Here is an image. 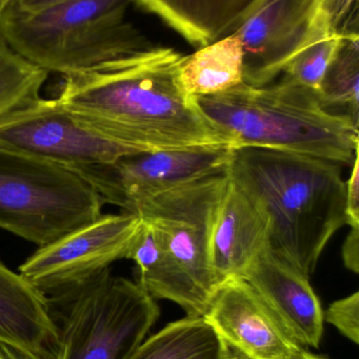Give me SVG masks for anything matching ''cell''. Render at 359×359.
<instances>
[{
	"instance_id": "obj_3",
	"label": "cell",
	"mask_w": 359,
	"mask_h": 359,
	"mask_svg": "<svg viewBox=\"0 0 359 359\" xmlns=\"http://www.w3.org/2000/svg\"><path fill=\"white\" fill-rule=\"evenodd\" d=\"M204 117L236 147H259L352 166L358 155L359 126L322 105L316 90L284 75L253 86L194 96Z\"/></svg>"
},
{
	"instance_id": "obj_20",
	"label": "cell",
	"mask_w": 359,
	"mask_h": 359,
	"mask_svg": "<svg viewBox=\"0 0 359 359\" xmlns=\"http://www.w3.org/2000/svg\"><path fill=\"white\" fill-rule=\"evenodd\" d=\"M358 37L347 39L318 90L322 105L351 118L359 126Z\"/></svg>"
},
{
	"instance_id": "obj_6",
	"label": "cell",
	"mask_w": 359,
	"mask_h": 359,
	"mask_svg": "<svg viewBox=\"0 0 359 359\" xmlns=\"http://www.w3.org/2000/svg\"><path fill=\"white\" fill-rule=\"evenodd\" d=\"M103 198L77 172L0 145V228L38 247L103 215Z\"/></svg>"
},
{
	"instance_id": "obj_25",
	"label": "cell",
	"mask_w": 359,
	"mask_h": 359,
	"mask_svg": "<svg viewBox=\"0 0 359 359\" xmlns=\"http://www.w3.org/2000/svg\"><path fill=\"white\" fill-rule=\"evenodd\" d=\"M359 228H351L343 245L344 264L354 273L359 272Z\"/></svg>"
},
{
	"instance_id": "obj_22",
	"label": "cell",
	"mask_w": 359,
	"mask_h": 359,
	"mask_svg": "<svg viewBox=\"0 0 359 359\" xmlns=\"http://www.w3.org/2000/svg\"><path fill=\"white\" fill-rule=\"evenodd\" d=\"M48 76L13 52L0 36V117L38 98Z\"/></svg>"
},
{
	"instance_id": "obj_15",
	"label": "cell",
	"mask_w": 359,
	"mask_h": 359,
	"mask_svg": "<svg viewBox=\"0 0 359 359\" xmlns=\"http://www.w3.org/2000/svg\"><path fill=\"white\" fill-rule=\"evenodd\" d=\"M0 344L23 359H55L59 344L48 295L1 261Z\"/></svg>"
},
{
	"instance_id": "obj_19",
	"label": "cell",
	"mask_w": 359,
	"mask_h": 359,
	"mask_svg": "<svg viewBox=\"0 0 359 359\" xmlns=\"http://www.w3.org/2000/svg\"><path fill=\"white\" fill-rule=\"evenodd\" d=\"M229 352L204 318L187 316L143 341L128 359H227Z\"/></svg>"
},
{
	"instance_id": "obj_17",
	"label": "cell",
	"mask_w": 359,
	"mask_h": 359,
	"mask_svg": "<svg viewBox=\"0 0 359 359\" xmlns=\"http://www.w3.org/2000/svg\"><path fill=\"white\" fill-rule=\"evenodd\" d=\"M126 259L138 270V283L154 299H168L181 306L187 316L202 318L207 304L173 261L152 226L141 221Z\"/></svg>"
},
{
	"instance_id": "obj_9",
	"label": "cell",
	"mask_w": 359,
	"mask_h": 359,
	"mask_svg": "<svg viewBox=\"0 0 359 359\" xmlns=\"http://www.w3.org/2000/svg\"><path fill=\"white\" fill-rule=\"evenodd\" d=\"M0 145L75 172L139 153L40 96L0 117Z\"/></svg>"
},
{
	"instance_id": "obj_14",
	"label": "cell",
	"mask_w": 359,
	"mask_h": 359,
	"mask_svg": "<svg viewBox=\"0 0 359 359\" xmlns=\"http://www.w3.org/2000/svg\"><path fill=\"white\" fill-rule=\"evenodd\" d=\"M269 248L267 212L229 176L211 238V266L219 283L244 278L253 262Z\"/></svg>"
},
{
	"instance_id": "obj_12",
	"label": "cell",
	"mask_w": 359,
	"mask_h": 359,
	"mask_svg": "<svg viewBox=\"0 0 359 359\" xmlns=\"http://www.w3.org/2000/svg\"><path fill=\"white\" fill-rule=\"evenodd\" d=\"M202 318L230 348L249 359H288L305 350L244 278L223 282Z\"/></svg>"
},
{
	"instance_id": "obj_5",
	"label": "cell",
	"mask_w": 359,
	"mask_h": 359,
	"mask_svg": "<svg viewBox=\"0 0 359 359\" xmlns=\"http://www.w3.org/2000/svg\"><path fill=\"white\" fill-rule=\"evenodd\" d=\"M46 295L58 332L55 359H128L159 316L155 299L111 268Z\"/></svg>"
},
{
	"instance_id": "obj_23",
	"label": "cell",
	"mask_w": 359,
	"mask_h": 359,
	"mask_svg": "<svg viewBox=\"0 0 359 359\" xmlns=\"http://www.w3.org/2000/svg\"><path fill=\"white\" fill-rule=\"evenodd\" d=\"M359 292L337 299L329 306L324 320L334 326L344 337L358 345L359 343Z\"/></svg>"
},
{
	"instance_id": "obj_1",
	"label": "cell",
	"mask_w": 359,
	"mask_h": 359,
	"mask_svg": "<svg viewBox=\"0 0 359 359\" xmlns=\"http://www.w3.org/2000/svg\"><path fill=\"white\" fill-rule=\"evenodd\" d=\"M185 56L149 46L65 77L57 100L74 116L135 151L231 147L183 88Z\"/></svg>"
},
{
	"instance_id": "obj_13",
	"label": "cell",
	"mask_w": 359,
	"mask_h": 359,
	"mask_svg": "<svg viewBox=\"0 0 359 359\" xmlns=\"http://www.w3.org/2000/svg\"><path fill=\"white\" fill-rule=\"evenodd\" d=\"M244 280L301 347H320L324 311L309 278L271 249L247 270Z\"/></svg>"
},
{
	"instance_id": "obj_21",
	"label": "cell",
	"mask_w": 359,
	"mask_h": 359,
	"mask_svg": "<svg viewBox=\"0 0 359 359\" xmlns=\"http://www.w3.org/2000/svg\"><path fill=\"white\" fill-rule=\"evenodd\" d=\"M356 37L341 33L333 25H320L299 46L282 74L318 92L346 40Z\"/></svg>"
},
{
	"instance_id": "obj_16",
	"label": "cell",
	"mask_w": 359,
	"mask_h": 359,
	"mask_svg": "<svg viewBox=\"0 0 359 359\" xmlns=\"http://www.w3.org/2000/svg\"><path fill=\"white\" fill-rule=\"evenodd\" d=\"M190 43L208 46L237 32L266 0H138Z\"/></svg>"
},
{
	"instance_id": "obj_4",
	"label": "cell",
	"mask_w": 359,
	"mask_h": 359,
	"mask_svg": "<svg viewBox=\"0 0 359 359\" xmlns=\"http://www.w3.org/2000/svg\"><path fill=\"white\" fill-rule=\"evenodd\" d=\"M131 0H67L32 14L6 8L0 36L25 60L63 77L151 46L126 19Z\"/></svg>"
},
{
	"instance_id": "obj_26",
	"label": "cell",
	"mask_w": 359,
	"mask_h": 359,
	"mask_svg": "<svg viewBox=\"0 0 359 359\" xmlns=\"http://www.w3.org/2000/svg\"><path fill=\"white\" fill-rule=\"evenodd\" d=\"M65 1L67 0H12L8 10L22 14H32Z\"/></svg>"
},
{
	"instance_id": "obj_28",
	"label": "cell",
	"mask_w": 359,
	"mask_h": 359,
	"mask_svg": "<svg viewBox=\"0 0 359 359\" xmlns=\"http://www.w3.org/2000/svg\"><path fill=\"white\" fill-rule=\"evenodd\" d=\"M288 359H327L326 358H322V356L315 355V354L310 353L307 350H303L301 353L297 354V355L292 356V358Z\"/></svg>"
},
{
	"instance_id": "obj_8",
	"label": "cell",
	"mask_w": 359,
	"mask_h": 359,
	"mask_svg": "<svg viewBox=\"0 0 359 359\" xmlns=\"http://www.w3.org/2000/svg\"><path fill=\"white\" fill-rule=\"evenodd\" d=\"M358 0H266L234 33L244 43V82H274L306 38L324 23L358 35Z\"/></svg>"
},
{
	"instance_id": "obj_27",
	"label": "cell",
	"mask_w": 359,
	"mask_h": 359,
	"mask_svg": "<svg viewBox=\"0 0 359 359\" xmlns=\"http://www.w3.org/2000/svg\"><path fill=\"white\" fill-rule=\"evenodd\" d=\"M0 359H23L20 355L13 351L11 348L0 344Z\"/></svg>"
},
{
	"instance_id": "obj_24",
	"label": "cell",
	"mask_w": 359,
	"mask_h": 359,
	"mask_svg": "<svg viewBox=\"0 0 359 359\" xmlns=\"http://www.w3.org/2000/svg\"><path fill=\"white\" fill-rule=\"evenodd\" d=\"M358 155L354 160L353 164H352V172L350 178L346 182V215H347V225H349L351 228H359Z\"/></svg>"
},
{
	"instance_id": "obj_2",
	"label": "cell",
	"mask_w": 359,
	"mask_h": 359,
	"mask_svg": "<svg viewBox=\"0 0 359 359\" xmlns=\"http://www.w3.org/2000/svg\"><path fill=\"white\" fill-rule=\"evenodd\" d=\"M343 166L320 158L236 147L227 172L270 219V249L308 278L335 233L347 225Z\"/></svg>"
},
{
	"instance_id": "obj_10",
	"label": "cell",
	"mask_w": 359,
	"mask_h": 359,
	"mask_svg": "<svg viewBox=\"0 0 359 359\" xmlns=\"http://www.w3.org/2000/svg\"><path fill=\"white\" fill-rule=\"evenodd\" d=\"M234 147L143 151L77 172L103 203L126 212L171 188L226 172Z\"/></svg>"
},
{
	"instance_id": "obj_11",
	"label": "cell",
	"mask_w": 359,
	"mask_h": 359,
	"mask_svg": "<svg viewBox=\"0 0 359 359\" xmlns=\"http://www.w3.org/2000/svg\"><path fill=\"white\" fill-rule=\"evenodd\" d=\"M141 226V217L126 211L101 215L39 247L19 273L46 294L79 284L126 259Z\"/></svg>"
},
{
	"instance_id": "obj_30",
	"label": "cell",
	"mask_w": 359,
	"mask_h": 359,
	"mask_svg": "<svg viewBox=\"0 0 359 359\" xmlns=\"http://www.w3.org/2000/svg\"><path fill=\"white\" fill-rule=\"evenodd\" d=\"M12 0H0V16H1L2 13L8 8Z\"/></svg>"
},
{
	"instance_id": "obj_18",
	"label": "cell",
	"mask_w": 359,
	"mask_h": 359,
	"mask_svg": "<svg viewBox=\"0 0 359 359\" xmlns=\"http://www.w3.org/2000/svg\"><path fill=\"white\" fill-rule=\"evenodd\" d=\"M181 80L191 96H209L240 86L244 80V48L236 34L185 56Z\"/></svg>"
},
{
	"instance_id": "obj_7",
	"label": "cell",
	"mask_w": 359,
	"mask_h": 359,
	"mask_svg": "<svg viewBox=\"0 0 359 359\" xmlns=\"http://www.w3.org/2000/svg\"><path fill=\"white\" fill-rule=\"evenodd\" d=\"M228 181L226 170L176 186L145 201L133 213L155 229L207 306L221 285L211 266L210 247Z\"/></svg>"
},
{
	"instance_id": "obj_29",
	"label": "cell",
	"mask_w": 359,
	"mask_h": 359,
	"mask_svg": "<svg viewBox=\"0 0 359 359\" xmlns=\"http://www.w3.org/2000/svg\"><path fill=\"white\" fill-rule=\"evenodd\" d=\"M227 359H249V358H246V356H244V355H242V354L240 353V352L235 351V350H231V348H230L229 355H228Z\"/></svg>"
}]
</instances>
